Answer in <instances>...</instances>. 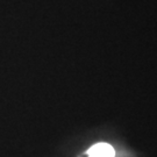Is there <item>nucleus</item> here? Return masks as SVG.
<instances>
[{
  "instance_id": "obj_1",
  "label": "nucleus",
  "mask_w": 157,
  "mask_h": 157,
  "mask_svg": "<svg viewBox=\"0 0 157 157\" xmlns=\"http://www.w3.org/2000/svg\"><path fill=\"white\" fill-rule=\"evenodd\" d=\"M87 157H115V151L108 143H97L87 150Z\"/></svg>"
}]
</instances>
